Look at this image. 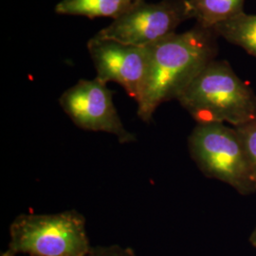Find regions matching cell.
<instances>
[{"label": "cell", "mask_w": 256, "mask_h": 256, "mask_svg": "<svg viewBox=\"0 0 256 256\" xmlns=\"http://www.w3.org/2000/svg\"><path fill=\"white\" fill-rule=\"evenodd\" d=\"M234 128L242 140L256 182V117Z\"/></svg>", "instance_id": "11"}, {"label": "cell", "mask_w": 256, "mask_h": 256, "mask_svg": "<svg viewBox=\"0 0 256 256\" xmlns=\"http://www.w3.org/2000/svg\"><path fill=\"white\" fill-rule=\"evenodd\" d=\"M64 113L81 129L114 135L120 144L136 137L124 128L113 102L112 92L98 79L80 80L61 95Z\"/></svg>", "instance_id": "6"}, {"label": "cell", "mask_w": 256, "mask_h": 256, "mask_svg": "<svg viewBox=\"0 0 256 256\" xmlns=\"http://www.w3.org/2000/svg\"><path fill=\"white\" fill-rule=\"evenodd\" d=\"M97 76L104 84H120L138 102L146 86L149 48L132 46L95 36L88 43Z\"/></svg>", "instance_id": "7"}, {"label": "cell", "mask_w": 256, "mask_h": 256, "mask_svg": "<svg viewBox=\"0 0 256 256\" xmlns=\"http://www.w3.org/2000/svg\"><path fill=\"white\" fill-rule=\"evenodd\" d=\"M192 18L188 0L138 2L96 36L132 46H152L176 34L184 21Z\"/></svg>", "instance_id": "5"}, {"label": "cell", "mask_w": 256, "mask_h": 256, "mask_svg": "<svg viewBox=\"0 0 256 256\" xmlns=\"http://www.w3.org/2000/svg\"><path fill=\"white\" fill-rule=\"evenodd\" d=\"M218 34L214 28L196 24L149 48L146 82L138 102V116L149 122L165 102L178 100L183 90L218 54Z\"/></svg>", "instance_id": "1"}, {"label": "cell", "mask_w": 256, "mask_h": 256, "mask_svg": "<svg viewBox=\"0 0 256 256\" xmlns=\"http://www.w3.org/2000/svg\"><path fill=\"white\" fill-rule=\"evenodd\" d=\"M196 124L239 126L256 117V94L227 61L207 64L178 98Z\"/></svg>", "instance_id": "2"}, {"label": "cell", "mask_w": 256, "mask_h": 256, "mask_svg": "<svg viewBox=\"0 0 256 256\" xmlns=\"http://www.w3.org/2000/svg\"><path fill=\"white\" fill-rule=\"evenodd\" d=\"M86 218L77 210L20 214L10 227L7 256H86L92 250Z\"/></svg>", "instance_id": "3"}, {"label": "cell", "mask_w": 256, "mask_h": 256, "mask_svg": "<svg viewBox=\"0 0 256 256\" xmlns=\"http://www.w3.org/2000/svg\"><path fill=\"white\" fill-rule=\"evenodd\" d=\"M250 243L252 244V246L256 248V227L252 230L250 236Z\"/></svg>", "instance_id": "13"}, {"label": "cell", "mask_w": 256, "mask_h": 256, "mask_svg": "<svg viewBox=\"0 0 256 256\" xmlns=\"http://www.w3.org/2000/svg\"><path fill=\"white\" fill-rule=\"evenodd\" d=\"M86 256H138L136 252L129 248L120 247L119 245L92 247Z\"/></svg>", "instance_id": "12"}, {"label": "cell", "mask_w": 256, "mask_h": 256, "mask_svg": "<svg viewBox=\"0 0 256 256\" xmlns=\"http://www.w3.org/2000/svg\"><path fill=\"white\" fill-rule=\"evenodd\" d=\"M188 150L205 176L228 184L242 196L256 192V180L234 126L196 124L188 138Z\"/></svg>", "instance_id": "4"}, {"label": "cell", "mask_w": 256, "mask_h": 256, "mask_svg": "<svg viewBox=\"0 0 256 256\" xmlns=\"http://www.w3.org/2000/svg\"><path fill=\"white\" fill-rule=\"evenodd\" d=\"M196 24L214 28L244 12L245 0H188Z\"/></svg>", "instance_id": "9"}, {"label": "cell", "mask_w": 256, "mask_h": 256, "mask_svg": "<svg viewBox=\"0 0 256 256\" xmlns=\"http://www.w3.org/2000/svg\"><path fill=\"white\" fill-rule=\"evenodd\" d=\"M1 256H6V254H5V252H2V254H1Z\"/></svg>", "instance_id": "14"}, {"label": "cell", "mask_w": 256, "mask_h": 256, "mask_svg": "<svg viewBox=\"0 0 256 256\" xmlns=\"http://www.w3.org/2000/svg\"><path fill=\"white\" fill-rule=\"evenodd\" d=\"M142 0H62L56 7L58 14L80 16L88 18L117 19Z\"/></svg>", "instance_id": "8"}, {"label": "cell", "mask_w": 256, "mask_h": 256, "mask_svg": "<svg viewBox=\"0 0 256 256\" xmlns=\"http://www.w3.org/2000/svg\"><path fill=\"white\" fill-rule=\"evenodd\" d=\"M218 36L256 58V14L245 12L214 27Z\"/></svg>", "instance_id": "10"}]
</instances>
